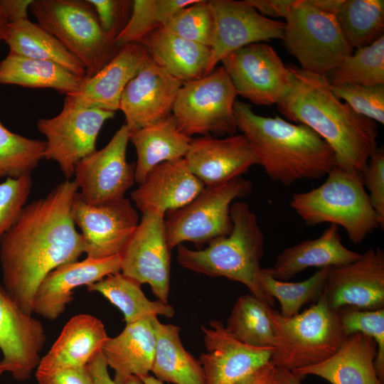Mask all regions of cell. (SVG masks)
<instances>
[{
	"mask_svg": "<svg viewBox=\"0 0 384 384\" xmlns=\"http://www.w3.org/2000/svg\"><path fill=\"white\" fill-rule=\"evenodd\" d=\"M336 18L353 49L367 46L383 36L384 1L343 0Z\"/></svg>",
	"mask_w": 384,
	"mask_h": 384,
	"instance_id": "obj_36",
	"label": "cell"
},
{
	"mask_svg": "<svg viewBox=\"0 0 384 384\" xmlns=\"http://www.w3.org/2000/svg\"><path fill=\"white\" fill-rule=\"evenodd\" d=\"M230 213L233 228L228 235L212 240L203 249L178 245L177 261L194 272L239 282L272 306L260 285L265 236L257 216L247 203L240 201L232 203Z\"/></svg>",
	"mask_w": 384,
	"mask_h": 384,
	"instance_id": "obj_4",
	"label": "cell"
},
{
	"mask_svg": "<svg viewBox=\"0 0 384 384\" xmlns=\"http://www.w3.org/2000/svg\"><path fill=\"white\" fill-rule=\"evenodd\" d=\"M364 186L368 190L371 205L380 223L384 228V150L378 147L370 156L361 172Z\"/></svg>",
	"mask_w": 384,
	"mask_h": 384,
	"instance_id": "obj_45",
	"label": "cell"
},
{
	"mask_svg": "<svg viewBox=\"0 0 384 384\" xmlns=\"http://www.w3.org/2000/svg\"><path fill=\"white\" fill-rule=\"evenodd\" d=\"M292 86L277 104L289 122L302 124L319 134L333 149L337 165L362 172L378 148L376 122L357 114L330 89L326 78L288 65Z\"/></svg>",
	"mask_w": 384,
	"mask_h": 384,
	"instance_id": "obj_2",
	"label": "cell"
},
{
	"mask_svg": "<svg viewBox=\"0 0 384 384\" xmlns=\"http://www.w3.org/2000/svg\"><path fill=\"white\" fill-rule=\"evenodd\" d=\"M272 367L269 362L237 384H270Z\"/></svg>",
	"mask_w": 384,
	"mask_h": 384,
	"instance_id": "obj_52",
	"label": "cell"
},
{
	"mask_svg": "<svg viewBox=\"0 0 384 384\" xmlns=\"http://www.w3.org/2000/svg\"><path fill=\"white\" fill-rule=\"evenodd\" d=\"M319 9L336 16L343 0H310Z\"/></svg>",
	"mask_w": 384,
	"mask_h": 384,
	"instance_id": "obj_53",
	"label": "cell"
},
{
	"mask_svg": "<svg viewBox=\"0 0 384 384\" xmlns=\"http://www.w3.org/2000/svg\"><path fill=\"white\" fill-rule=\"evenodd\" d=\"M361 255L343 244L339 227L330 224L319 237L284 248L268 268L275 279L287 281L306 269L339 266L354 262Z\"/></svg>",
	"mask_w": 384,
	"mask_h": 384,
	"instance_id": "obj_26",
	"label": "cell"
},
{
	"mask_svg": "<svg viewBox=\"0 0 384 384\" xmlns=\"http://www.w3.org/2000/svg\"><path fill=\"white\" fill-rule=\"evenodd\" d=\"M234 114L238 131L273 181L289 186L302 180L319 179L337 165L330 145L304 124L279 116L257 114L250 105L240 100L235 102Z\"/></svg>",
	"mask_w": 384,
	"mask_h": 384,
	"instance_id": "obj_3",
	"label": "cell"
},
{
	"mask_svg": "<svg viewBox=\"0 0 384 384\" xmlns=\"http://www.w3.org/2000/svg\"><path fill=\"white\" fill-rule=\"evenodd\" d=\"M139 43L157 65L183 82L207 75L210 47L173 35L161 27Z\"/></svg>",
	"mask_w": 384,
	"mask_h": 384,
	"instance_id": "obj_29",
	"label": "cell"
},
{
	"mask_svg": "<svg viewBox=\"0 0 384 384\" xmlns=\"http://www.w3.org/2000/svg\"><path fill=\"white\" fill-rule=\"evenodd\" d=\"M156 337L151 373L158 380L173 384H206L202 366L187 351L179 326L153 319Z\"/></svg>",
	"mask_w": 384,
	"mask_h": 384,
	"instance_id": "obj_31",
	"label": "cell"
},
{
	"mask_svg": "<svg viewBox=\"0 0 384 384\" xmlns=\"http://www.w3.org/2000/svg\"><path fill=\"white\" fill-rule=\"evenodd\" d=\"M272 307L252 294L242 295L234 304L225 329L245 345L274 348L275 336L270 316Z\"/></svg>",
	"mask_w": 384,
	"mask_h": 384,
	"instance_id": "obj_35",
	"label": "cell"
},
{
	"mask_svg": "<svg viewBox=\"0 0 384 384\" xmlns=\"http://www.w3.org/2000/svg\"><path fill=\"white\" fill-rule=\"evenodd\" d=\"M120 270V255L104 259L86 257L60 265L49 272L40 284L33 300V313L55 320L73 300L75 288L87 287Z\"/></svg>",
	"mask_w": 384,
	"mask_h": 384,
	"instance_id": "obj_22",
	"label": "cell"
},
{
	"mask_svg": "<svg viewBox=\"0 0 384 384\" xmlns=\"http://www.w3.org/2000/svg\"><path fill=\"white\" fill-rule=\"evenodd\" d=\"M78 192L71 204L70 215L81 230L87 257L104 259L120 255L139 224L138 214L130 201L124 198L90 205Z\"/></svg>",
	"mask_w": 384,
	"mask_h": 384,
	"instance_id": "obj_15",
	"label": "cell"
},
{
	"mask_svg": "<svg viewBox=\"0 0 384 384\" xmlns=\"http://www.w3.org/2000/svg\"><path fill=\"white\" fill-rule=\"evenodd\" d=\"M114 116V112L81 107L65 96L58 115L37 122L38 131L46 138L44 159L56 161L69 180L76 164L97 150L100 131Z\"/></svg>",
	"mask_w": 384,
	"mask_h": 384,
	"instance_id": "obj_11",
	"label": "cell"
},
{
	"mask_svg": "<svg viewBox=\"0 0 384 384\" xmlns=\"http://www.w3.org/2000/svg\"><path fill=\"white\" fill-rule=\"evenodd\" d=\"M329 268L319 269L304 281L289 282L275 279L268 267H262L261 288L272 306L274 299L279 301L282 316L292 317L299 314L304 305L316 302L323 295Z\"/></svg>",
	"mask_w": 384,
	"mask_h": 384,
	"instance_id": "obj_37",
	"label": "cell"
},
{
	"mask_svg": "<svg viewBox=\"0 0 384 384\" xmlns=\"http://www.w3.org/2000/svg\"><path fill=\"white\" fill-rule=\"evenodd\" d=\"M295 0H247L261 15L268 18H285Z\"/></svg>",
	"mask_w": 384,
	"mask_h": 384,
	"instance_id": "obj_49",
	"label": "cell"
},
{
	"mask_svg": "<svg viewBox=\"0 0 384 384\" xmlns=\"http://www.w3.org/2000/svg\"><path fill=\"white\" fill-rule=\"evenodd\" d=\"M164 214L142 213L121 256L120 272L141 284H148L157 300L168 303L170 291L171 254Z\"/></svg>",
	"mask_w": 384,
	"mask_h": 384,
	"instance_id": "obj_13",
	"label": "cell"
},
{
	"mask_svg": "<svg viewBox=\"0 0 384 384\" xmlns=\"http://www.w3.org/2000/svg\"><path fill=\"white\" fill-rule=\"evenodd\" d=\"M156 337L152 319L127 324L117 336L108 338L102 353L114 371V380L125 381L133 376L139 378L151 371Z\"/></svg>",
	"mask_w": 384,
	"mask_h": 384,
	"instance_id": "obj_27",
	"label": "cell"
},
{
	"mask_svg": "<svg viewBox=\"0 0 384 384\" xmlns=\"http://www.w3.org/2000/svg\"><path fill=\"white\" fill-rule=\"evenodd\" d=\"M38 23L58 38L83 64L90 78L118 53L116 34L102 28L87 0H33Z\"/></svg>",
	"mask_w": 384,
	"mask_h": 384,
	"instance_id": "obj_7",
	"label": "cell"
},
{
	"mask_svg": "<svg viewBox=\"0 0 384 384\" xmlns=\"http://www.w3.org/2000/svg\"><path fill=\"white\" fill-rule=\"evenodd\" d=\"M330 89L337 98L344 100L357 114L384 124V85H330Z\"/></svg>",
	"mask_w": 384,
	"mask_h": 384,
	"instance_id": "obj_43",
	"label": "cell"
},
{
	"mask_svg": "<svg viewBox=\"0 0 384 384\" xmlns=\"http://www.w3.org/2000/svg\"><path fill=\"white\" fill-rule=\"evenodd\" d=\"M31 175L6 178L0 183V239L14 225L31 191Z\"/></svg>",
	"mask_w": 384,
	"mask_h": 384,
	"instance_id": "obj_44",
	"label": "cell"
},
{
	"mask_svg": "<svg viewBox=\"0 0 384 384\" xmlns=\"http://www.w3.org/2000/svg\"><path fill=\"white\" fill-rule=\"evenodd\" d=\"M87 1L93 6L103 31L117 36L127 23L125 18L132 1L119 0Z\"/></svg>",
	"mask_w": 384,
	"mask_h": 384,
	"instance_id": "obj_46",
	"label": "cell"
},
{
	"mask_svg": "<svg viewBox=\"0 0 384 384\" xmlns=\"http://www.w3.org/2000/svg\"><path fill=\"white\" fill-rule=\"evenodd\" d=\"M183 82L170 75L149 56L126 85L119 110L130 132L166 118L172 113Z\"/></svg>",
	"mask_w": 384,
	"mask_h": 384,
	"instance_id": "obj_19",
	"label": "cell"
},
{
	"mask_svg": "<svg viewBox=\"0 0 384 384\" xmlns=\"http://www.w3.org/2000/svg\"><path fill=\"white\" fill-rule=\"evenodd\" d=\"M302 378L291 370L272 367L270 378V384H302Z\"/></svg>",
	"mask_w": 384,
	"mask_h": 384,
	"instance_id": "obj_51",
	"label": "cell"
},
{
	"mask_svg": "<svg viewBox=\"0 0 384 384\" xmlns=\"http://www.w3.org/2000/svg\"><path fill=\"white\" fill-rule=\"evenodd\" d=\"M220 63L238 95L257 105H277L291 88V70L267 43L242 47L225 56Z\"/></svg>",
	"mask_w": 384,
	"mask_h": 384,
	"instance_id": "obj_12",
	"label": "cell"
},
{
	"mask_svg": "<svg viewBox=\"0 0 384 384\" xmlns=\"http://www.w3.org/2000/svg\"><path fill=\"white\" fill-rule=\"evenodd\" d=\"M198 0H135L129 18L115 38L119 48L139 43L153 31L164 26L181 9Z\"/></svg>",
	"mask_w": 384,
	"mask_h": 384,
	"instance_id": "obj_39",
	"label": "cell"
},
{
	"mask_svg": "<svg viewBox=\"0 0 384 384\" xmlns=\"http://www.w3.org/2000/svg\"><path fill=\"white\" fill-rule=\"evenodd\" d=\"M36 376L38 384H92L87 366L77 368H37Z\"/></svg>",
	"mask_w": 384,
	"mask_h": 384,
	"instance_id": "obj_47",
	"label": "cell"
},
{
	"mask_svg": "<svg viewBox=\"0 0 384 384\" xmlns=\"http://www.w3.org/2000/svg\"><path fill=\"white\" fill-rule=\"evenodd\" d=\"M161 28L176 36L210 47L214 21L208 1L198 0L181 9Z\"/></svg>",
	"mask_w": 384,
	"mask_h": 384,
	"instance_id": "obj_42",
	"label": "cell"
},
{
	"mask_svg": "<svg viewBox=\"0 0 384 384\" xmlns=\"http://www.w3.org/2000/svg\"><path fill=\"white\" fill-rule=\"evenodd\" d=\"M85 78L78 76L55 63L11 51L0 61V84L50 88L66 96L77 92Z\"/></svg>",
	"mask_w": 384,
	"mask_h": 384,
	"instance_id": "obj_32",
	"label": "cell"
},
{
	"mask_svg": "<svg viewBox=\"0 0 384 384\" xmlns=\"http://www.w3.org/2000/svg\"><path fill=\"white\" fill-rule=\"evenodd\" d=\"M129 132L124 123L105 147L76 164L74 181L80 197L87 204L124 198L135 182V163H128L126 157Z\"/></svg>",
	"mask_w": 384,
	"mask_h": 384,
	"instance_id": "obj_14",
	"label": "cell"
},
{
	"mask_svg": "<svg viewBox=\"0 0 384 384\" xmlns=\"http://www.w3.org/2000/svg\"><path fill=\"white\" fill-rule=\"evenodd\" d=\"M5 372V368L4 365L2 364L1 361H0V377L2 375V373Z\"/></svg>",
	"mask_w": 384,
	"mask_h": 384,
	"instance_id": "obj_56",
	"label": "cell"
},
{
	"mask_svg": "<svg viewBox=\"0 0 384 384\" xmlns=\"http://www.w3.org/2000/svg\"><path fill=\"white\" fill-rule=\"evenodd\" d=\"M108 368L102 352L100 351L87 365L92 384H144L137 376H133L123 382H117L110 377Z\"/></svg>",
	"mask_w": 384,
	"mask_h": 384,
	"instance_id": "obj_48",
	"label": "cell"
},
{
	"mask_svg": "<svg viewBox=\"0 0 384 384\" xmlns=\"http://www.w3.org/2000/svg\"><path fill=\"white\" fill-rule=\"evenodd\" d=\"M9 51L22 56L55 63L75 75L85 77L83 64L53 35L28 18L10 22L5 41Z\"/></svg>",
	"mask_w": 384,
	"mask_h": 384,
	"instance_id": "obj_33",
	"label": "cell"
},
{
	"mask_svg": "<svg viewBox=\"0 0 384 384\" xmlns=\"http://www.w3.org/2000/svg\"><path fill=\"white\" fill-rule=\"evenodd\" d=\"M78 188L66 179L45 197L26 205L0 239L3 287L18 306L32 315L36 292L43 279L85 253L70 207Z\"/></svg>",
	"mask_w": 384,
	"mask_h": 384,
	"instance_id": "obj_1",
	"label": "cell"
},
{
	"mask_svg": "<svg viewBox=\"0 0 384 384\" xmlns=\"http://www.w3.org/2000/svg\"><path fill=\"white\" fill-rule=\"evenodd\" d=\"M144 384H166L165 383L158 380L153 375H146L140 378Z\"/></svg>",
	"mask_w": 384,
	"mask_h": 384,
	"instance_id": "obj_55",
	"label": "cell"
},
{
	"mask_svg": "<svg viewBox=\"0 0 384 384\" xmlns=\"http://www.w3.org/2000/svg\"><path fill=\"white\" fill-rule=\"evenodd\" d=\"M208 1L213 16L214 31L207 75L225 56L242 47L282 38L284 22L263 16L247 0Z\"/></svg>",
	"mask_w": 384,
	"mask_h": 384,
	"instance_id": "obj_16",
	"label": "cell"
},
{
	"mask_svg": "<svg viewBox=\"0 0 384 384\" xmlns=\"http://www.w3.org/2000/svg\"><path fill=\"white\" fill-rule=\"evenodd\" d=\"M250 181L239 177L223 184L205 186L184 206L167 211L164 225L171 250L185 241L196 246L228 235L233 228L230 206L234 200L249 195Z\"/></svg>",
	"mask_w": 384,
	"mask_h": 384,
	"instance_id": "obj_9",
	"label": "cell"
},
{
	"mask_svg": "<svg viewBox=\"0 0 384 384\" xmlns=\"http://www.w3.org/2000/svg\"><path fill=\"white\" fill-rule=\"evenodd\" d=\"M109 336L103 323L97 317L81 314L64 326L49 351L37 368H77L85 367L100 351Z\"/></svg>",
	"mask_w": 384,
	"mask_h": 384,
	"instance_id": "obj_28",
	"label": "cell"
},
{
	"mask_svg": "<svg viewBox=\"0 0 384 384\" xmlns=\"http://www.w3.org/2000/svg\"><path fill=\"white\" fill-rule=\"evenodd\" d=\"M325 77L331 85H384V36L356 49Z\"/></svg>",
	"mask_w": 384,
	"mask_h": 384,
	"instance_id": "obj_38",
	"label": "cell"
},
{
	"mask_svg": "<svg viewBox=\"0 0 384 384\" xmlns=\"http://www.w3.org/2000/svg\"><path fill=\"white\" fill-rule=\"evenodd\" d=\"M324 294L330 308H384V252L368 248L354 262L329 268Z\"/></svg>",
	"mask_w": 384,
	"mask_h": 384,
	"instance_id": "obj_17",
	"label": "cell"
},
{
	"mask_svg": "<svg viewBox=\"0 0 384 384\" xmlns=\"http://www.w3.org/2000/svg\"><path fill=\"white\" fill-rule=\"evenodd\" d=\"M201 326L206 353L199 361L206 384H237L270 362L274 348H257L233 338L219 321Z\"/></svg>",
	"mask_w": 384,
	"mask_h": 384,
	"instance_id": "obj_20",
	"label": "cell"
},
{
	"mask_svg": "<svg viewBox=\"0 0 384 384\" xmlns=\"http://www.w3.org/2000/svg\"><path fill=\"white\" fill-rule=\"evenodd\" d=\"M141 284L134 279L117 272L87 286L88 292L100 293L123 314L127 324L144 319H152L158 316L171 318L175 314L169 303L151 301L144 294Z\"/></svg>",
	"mask_w": 384,
	"mask_h": 384,
	"instance_id": "obj_34",
	"label": "cell"
},
{
	"mask_svg": "<svg viewBox=\"0 0 384 384\" xmlns=\"http://www.w3.org/2000/svg\"><path fill=\"white\" fill-rule=\"evenodd\" d=\"M149 56L144 46L132 43L122 46L116 55L80 88L68 96L77 105L112 112L119 110L122 92Z\"/></svg>",
	"mask_w": 384,
	"mask_h": 384,
	"instance_id": "obj_24",
	"label": "cell"
},
{
	"mask_svg": "<svg viewBox=\"0 0 384 384\" xmlns=\"http://www.w3.org/2000/svg\"><path fill=\"white\" fill-rule=\"evenodd\" d=\"M190 171L205 186L242 177L258 160L242 134L224 138L203 136L192 139L183 157Z\"/></svg>",
	"mask_w": 384,
	"mask_h": 384,
	"instance_id": "obj_21",
	"label": "cell"
},
{
	"mask_svg": "<svg viewBox=\"0 0 384 384\" xmlns=\"http://www.w3.org/2000/svg\"><path fill=\"white\" fill-rule=\"evenodd\" d=\"M204 188L181 158L153 168L131 193V198L142 213L156 211L165 215L188 203Z\"/></svg>",
	"mask_w": 384,
	"mask_h": 384,
	"instance_id": "obj_23",
	"label": "cell"
},
{
	"mask_svg": "<svg viewBox=\"0 0 384 384\" xmlns=\"http://www.w3.org/2000/svg\"><path fill=\"white\" fill-rule=\"evenodd\" d=\"M192 138L182 132L174 117L165 119L129 132V141L137 153L135 182L140 184L158 164L186 154Z\"/></svg>",
	"mask_w": 384,
	"mask_h": 384,
	"instance_id": "obj_30",
	"label": "cell"
},
{
	"mask_svg": "<svg viewBox=\"0 0 384 384\" xmlns=\"http://www.w3.org/2000/svg\"><path fill=\"white\" fill-rule=\"evenodd\" d=\"M46 141L14 133L0 122V178L31 175L44 159Z\"/></svg>",
	"mask_w": 384,
	"mask_h": 384,
	"instance_id": "obj_40",
	"label": "cell"
},
{
	"mask_svg": "<svg viewBox=\"0 0 384 384\" xmlns=\"http://www.w3.org/2000/svg\"><path fill=\"white\" fill-rule=\"evenodd\" d=\"M10 19L6 9L0 0V41H6L9 34Z\"/></svg>",
	"mask_w": 384,
	"mask_h": 384,
	"instance_id": "obj_54",
	"label": "cell"
},
{
	"mask_svg": "<svg viewBox=\"0 0 384 384\" xmlns=\"http://www.w3.org/2000/svg\"><path fill=\"white\" fill-rule=\"evenodd\" d=\"M238 94L221 65L208 75L183 82L172 108L180 130L191 137L237 134L234 105Z\"/></svg>",
	"mask_w": 384,
	"mask_h": 384,
	"instance_id": "obj_10",
	"label": "cell"
},
{
	"mask_svg": "<svg viewBox=\"0 0 384 384\" xmlns=\"http://www.w3.org/2000/svg\"><path fill=\"white\" fill-rule=\"evenodd\" d=\"M337 312L341 331L346 337L360 332L375 341V370L379 380L384 383V308L367 310L346 306Z\"/></svg>",
	"mask_w": 384,
	"mask_h": 384,
	"instance_id": "obj_41",
	"label": "cell"
},
{
	"mask_svg": "<svg viewBox=\"0 0 384 384\" xmlns=\"http://www.w3.org/2000/svg\"><path fill=\"white\" fill-rule=\"evenodd\" d=\"M285 19L282 39L303 70L326 76L353 52L336 16L310 0H295Z\"/></svg>",
	"mask_w": 384,
	"mask_h": 384,
	"instance_id": "obj_8",
	"label": "cell"
},
{
	"mask_svg": "<svg viewBox=\"0 0 384 384\" xmlns=\"http://www.w3.org/2000/svg\"><path fill=\"white\" fill-rule=\"evenodd\" d=\"M326 176L318 187L294 193L289 205L307 226H341L353 244H360L380 228L362 174L336 165Z\"/></svg>",
	"mask_w": 384,
	"mask_h": 384,
	"instance_id": "obj_5",
	"label": "cell"
},
{
	"mask_svg": "<svg viewBox=\"0 0 384 384\" xmlns=\"http://www.w3.org/2000/svg\"><path fill=\"white\" fill-rule=\"evenodd\" d=\"M275 345L270 363L289 370L317 364L335 353L346 336L338 312L323 295L310 307L292 317L270 311Z\"/></svg>",
	"mask_w": 384,
	"mask_h": 384,
	"instance_id": "obj_6",
	"label": "cell"
},
{
	"mask_svg": "<svg viewBox=\"0 0 384 384\" xmlns=\"http://www.w3.org/2000/svg\"><path fill=\"white\" fill-rule=\"evenodd\" d=\"M10 22L27 18V11L33 0H2Z\"/></svg>",
	"mask_w": 384,
	"mask_h": 384,
	"instance_id": "obj_50",
	"label": "cell"
},
{
	"mask_svg": "<svg viewBox=\"0 0 384 384\" xmlns=\"http://www.w3.org/2000/svg\"><path fill=\"white\" fill-rule=\"evenodd\" d=\"M376 354L374 339L357 332L346 337L337 351L327 359L291 371L301 378L316 375L331 384H384L375 370Z\"/></svg>",
	"mask_w": 384,
	"mask_h": 384,
	"instance_id": "obj_25",
	"label": "cell"
},
{
	"mask_svg": "<svg viewBox=\"0 0 384 384\" xmlns=\"http://www.w3.org/2000/svg\"><path fill=\"white\" fill-rule=\"evenodd\" d=\"M46 341L42 323L24 312L0 286V350L5 371L19 382L29 379Z\"/></svg>",
	"mask_w": 384,
	"mask_h": 384,
	"instance_id": "obj_18",
	"label": "cell"
}]
</instances>
